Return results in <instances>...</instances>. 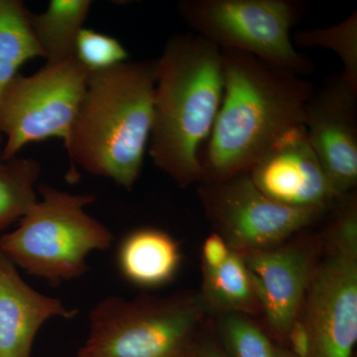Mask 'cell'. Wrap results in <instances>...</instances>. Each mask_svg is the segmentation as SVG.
Masks as SVG:
<instances>
[{"instance_id":"cell-1","label":"cell","mask_w":357,"mask_h":357,"mask_svg":"<svg viewBox=\"0 0 357 357\" xmlns=\"http://www.w3.org/2000/svg\"><path fill=\"white\" fill-rule=\"evenodd\" d=\"M223 98L201 157L202 180L248 173L289 131L304 126L314 86L243 52L220 50Z\"/></svg>"},{"instance_id":"cell-2","label":"cell","mask_w":357,"mask_h":357,"mask_svg":"<svg viewBox=\"0 0 357 357\" xmlns=\"http://www.w3.org/2000/svg\"><path fill=\"white\" fill-rule=\"evenodd\" d=\"M156 62L148 153L178 187L202 180V147L223 98L222 51L198 34L170 37Z\"/></svg>"},{"instance_id":"cell-3","label":"cell","mask_w":357,"mask_h":357,"mask_svg":"<svg viewBox=\"0 0 357 357\" xmlns=\"http://www.w3.org/2000/svg\"><path fill=\"white\" fill-rule=\"evenodd\" d=\"M156 62L126 61L89 72L69 140L72 168L131 191L140 177L153 124Z\"/></svg>"},{"instance_id":"cell-4","label":"cell","mask_w":357,"mask_h":357,"mask_svg":"<svg viewBox=\"0 0 357 357\" xmlns=\"http://www.w3.org/2000/svg\"><path fill=\"white\" fill-rule=\"evenodd\" d=\"M41 196L20 220V227L0 237V250L33 276L52 285L88 271L89 253L112 246L114 236L86 211L95 202L89 194H72L49 185L37 187Z\"/></svg>"},{"instance_id":"cell-5","label":"cell","mask_w":357,"mask_h":357,"mask_svg":"<svg viewBox=\"0 0 357 357\" xmlns=\"http://www.w3.org/2000/svg\"><path fill=\"white\" fill-rule=\"evenodd\" d=\"M206 311L195 294L109 296L89 312L77 357H190Z\"/></svg>"},{"instance_id":"cell-6","label":"cell","mask_w":357,"mask_h":357,"mask_svg":"<svg viewBox=\"0 0 357 357\" xmlns=\"http://www.w3.org/2000/svg\"><path fill=\"white\" fill-rule=\"evenodd\" d=\"M306 6L298 0H182L178 13L192 33L220 50L250 54L304 77L314 65L296 49L291 31Z\"/></svg>"},{"instance_id":"cell-7","label":"cell","mask_w":357,"mask_h":357,"mask_svg":"<svg viewBox=\"0 0 357 357\" xmlns=\"http://www.w3.org/2000/svg\"><path fill=\"white\" fill-rule=\"evenodd\" d=\"M347 195L340 197L326 255L314 268L299 317L309 333V357H352L356 349L357 206L356 197Z\"/></svg>"},{"instance_id":"cell-8","label":"cell","mask_w":357,"mask_h":357,"mask_svg":"<svg viewBox=\"0 0 357 357\" xmlns=\"http://www.w3.org/2000/svg\"><path fill=\"white\" fill-rule=\"evenodd\" d=\"M89 72L77 58L46 63L30 76L18 74L0 98L1 160L18 156L33 142L69 140Z\"/></svg>"},{"instance_id":"cell-9","label":"cell","mask_w":357,"mask_h":357,"mask_svg":"<svg viewBox=\"0 0 357 357\" xmlns=\"http://www.w3.org/2000/svg\"><path fill=\"white\" fill-rule=\"evenodd\" d=\"M202 184L199 194L208 217L239 253L280 245L326 211L277 203L256 188L248 173Z\"/></svg>"},{"instance_id":"cell-10","label":"cell","mask_w":357,"mask_h":357,"mask_svg":"<svg viewBox=\"0 0 357 357\" xmlns=\"http://www.w3.org/2000/svg\"><path fill=\"white\" fill-rule=\"evenodd\" d=\"M304 126L335 196L351 192L357 183V89L342 73L314 91Z\"/></svg>"},{"instance_id":"cell-11","label":"cell","mask_w":357,"mask_h":357,"mask_svg":"<svg viewBox=\"0 0 357 357\" xmlns=\"http://www.w3.org/2000/svg\"><path fill=\"white\" fill-rule=\"evenodd\" d=\"M248 174L265 196L291 208L326 211L338 199L304 126L286 133Z\"/></svg>"},{"instance_id":"cell-12","label":"cell","mask_w":357,"mask_h":357,"mask_svg":"<svg viewBox=\"0 0 357 357\" xmlns=\"http://www.w3.org/2000/svg\"><path fill=\"white\" fill-rule=\"evenodd\" d=\"M241 255L268 326L286 344L291 326L299 319L311 281L314 268L311 256L304 249L288 245Z\"/></svg>"},{"instance_id":"cell-13","label":"cell","mask_w":357,"mask_h":357,"mask_svg":"<svg viewBox=\"0 0 357 357\" xmlns=\"http://www.w3.org/2000/svg\"><path fill=\"white\" fill-rule=\"evenodd\" d=\"M76 314L62 301L28 285L0 250V357H31L35 337L48 319Z\"/></svg>"},{"instance_id":"cell-14","label":"cell","mask_w":357,"mask_h":357,"mask_svg":"<svg viewBox=\"0 0 357 357\" xmlns=\"http://www.w3.org/2000/svg\"><path fill=\"white\" fill-rule=\"evenodd\" d=\"M181 263L178 244L170 234L142 227L124 236L117 250L122 276L141 288H158L170 283Z\"/></svg>"},{"instance_id":"cell-15","label":"cell","mask_w":357,"mask_h":357,"mask_svg":"<svg viewBox=\"0 0 357 357\" xmlns=\"http://www.w3.org/2000/svg\"><path fill=\"white\" fill-rule=\"evenodd\" d=\"M91 6V0H51L43 13L30 14L33 33L46 63L74 57L77 35Z\"/></svg>"},{"instance_id":"cell-16","label":"cell","mask_w":357,"mask_h":357,"mask_svg":"<svg viewBox=\"0 0 357 357\" xmlns=\"http://www.w3.org/2000/svg\"><path fill=\"white\" fill-rule=\"evenodd\" d=\"M30 14L20 0H0V98L20 74L21 66L45 57L33 33Z\"/></svg>"},{"instance_id":"cell-17","label":"cell","mask_w":357,"mask_h":357,"mask_svg":"<svg viewBox=\"0 0 357 357\" xmlns=\"http://www.w3.org/2000/svg\"><path fill=\"white\" fill-rule=\"evenodd\" d=\"M201 298L206 310L220 314H243L261 311L243 256L232 249L222 266L204 270Z\"/></svg>"},{"instance_id":"cell-18","label":"cell","mask_w":357,"mask_h":357,"mask_svg":"<svg viewBox=\"0 0 357 357\" xmlns=\"http://www.w3.org/2000/svg\"><path fill=\"white\" fill-rule=\"evenodd\" d=\"M41 164L15 156L0 161V232L20 220L38 201Z\"/></svg>"},{"instance_id":"cell-19","label":"cell","mask_w":357,"mask_h":357,"mask_svg":"<svg viewBox=\"0 0 357 357\" xmlns=\"http://www.w3.org/2000/svg\"><path fill=\"white\" fill-rule=\"evenodd\" d=\"M301 48L332 50L342 60L344 79L357 89V13L331 27L311 28L296 32L292 37Z\"/></svg>"},{"instance_id":"cell-20","label":"cell","mask_w":357,"mask_h":357,"mask_svg":"<svg viewBox=\"0 0 357 357\" xmlns=\"http://www.w3.org/2000/svg\"><path fill=\"white\" fill-rule=\"evenodd\" d=\"M222 347L227 357H276V349L266 333L241 314H220Z\"/></svg>"},{"instance_id":"cell-21","label":"cell","mask_w":357,"mask_h":357,"mask_svg":"<svg viewBox=\"0 0 357 357\" xmlns=\"http://www.w3.org/2000/svg\"><path fill=\"white\" fill-rule=\"evenodd\" d=\"M75 57L89 72H98L126 62L128 53L114 37L84 27L77 35Z\"/></svg>"},{"instance_id":"cell-22","label":"cell","mask_w":357,"mask_h":357,"mask_svg":"<svg viewBox=\"0 0 357 357\" xmlns=\"http://www.w3.org/2000/svg\"><path fill=\"white\" fill-rule=\"evenodd\" d=\"M231 248L218 234H211L204 241L203 246L204 270H215L227 261Z\"/></svg>"},{"instance_id":"cell-23","label":"cell","mask_w":357,"mask_h":357,"mask_svg":"<svg viewBox=\"0 0 357 357\" xmlns=\"http://www.w3.org/2000/svg\"><path fill=\"white\" fill-rule=\"evenodd\" d=\"M190 357H227L222 345L211 338L199 337Z\"/></svg>"},{"instance_id":"cell-24","label":"cell","mask_w":357,"mask_h":357,"mask_svg":"<svg viewBox=\"0 0 357 357\" xmlns=\"http://www.w3.org/2000/svg\"><path fill=\"white\" fill-rule=\"evenodd\" d=\"M276 357H295V356L285 347H277Z\"/></svg>"},{"instance_id":"cell-25","label":"cell","mask_w":357,"mask_h":357,"mask_svg":"<svg viewBox=\"0 0 357 357\" xmlns=\"http://www.w3.org/2000/svg\"><path fill=\"white\" fill-rule=\"evenodd\" d=\"M1 150H2V147L0 146V161H1Z\"/></svg>"}]
</instances>
